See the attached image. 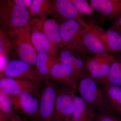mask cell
Masks as SVG:
<instances>
[{
    "label": "cell",
    "instance_id": "obj_24",
    "mask_svg": "<svg viewBox=\"0 0 121 121\" xmlns=\"http://www.w3.org/2000/svg\"><path fill=\"white\" fill-rule=\"evenodd\" d=\"M0 118L5 119L14 113L10 96L0 91Z\"/></svg>",
    "mask_w": 121,
    "mask_h": 121
},
{
    "label": "cell",
    "instance_id": "obj_23",
    "mask_svg": "<svg viewBox=\"0 0 121 121\" xmlns=\"http://www.w3.org/2000/svg\"><path fill=\"white\" fill-rule=\"evenodd\" d=\"M107 83L121 87V63L120 60L115 58L113 62L107 76Z\"/></svg>",
    "mask_w": 121,
    "mask_h": 121
},
{
    "label": "cell",
    "instance_id": "obj_8",
    "mask_svg": "<svg viewBox=\"0 0 121 121\" xmlns=\"http://www.w3.org/2000/svg\"><path fill=\"white\" fill-rule=\"evenodd\" d=\"M42 82L26 79L5 77L0 80V89L10 95H17L25 93L32 94L39 91Z\"/></svg>",
    "mask_w": 121,
    "mask_h": 121
},
{
    "label": "cell",
    "instance_id": "obj_11",
    "mask_svg": "<svg viewBox=\"0 0 121 121\" xmlns=\"http://www.w3.org/2000/svg\"><path fill=\"white\" fill-rule=\"evenodd\" d=\"M4 73L7 78L26 79L38 82L44 80L36 68L21 60H13L7 63Z\"/></svg>",
    "mask_w": 121,
    "mask_h": 121
},
{
    "label": "cell",
    "instance_id": "obj_33",
    "mask_svg": "<svg viewBox=\"0 0 121 121\" xmlns=\"http://www.w3.org/2000/svg\"><path fill=\"white\" fill-rule=\"evenodd\" d=\"M120 53H121V51H120Z\"/></svg>",
    "mask_w": 121,
    "mask_h": 121
},
{
    "label": "cell",
    "instance_id": "obj_6",
    "mask_svg": "<svg viewBox=\"0 0 121 121\" xmlns=\"http://www.w3.org/2000/svg\"><path fill=\"white\" fill-rule=\"evenodd\" d=\"M39 103L38 115L42 121H52L59 87L55 82L45 80Z\"/></svg>",
    "mask_w": 121,
    "mask_h": 121
},
{
    "label": "cell",
    "instance_id": "obj_31",
    "mask_svg": "<svg viewBox=\"0 0 121 121\" xmlns=\"http://www.w3.org/2000/svg\"><path fill=\"white\" fill-rule=\"evenodd\" d=\"M0 121H3V120L1 118H0Z\"/></svg>",
    "mask_w": 121,
    "mask_h": 121
},
{
    "label": "cell",
    "instance_id": "obj_34",
    "mask_svg": "<svg viewBox=\"0 0 121 121\" xmlns=\"http://www.w3.org/2000/svg\"></svg>",
    "mask_w": 121,
    "mask_h": 121
},
{
    "label": "cell",
    "instance_id": "obj_3",
    "mask_svg": "<svg viewBox=\"0 0 121 121\" xmlns=\"http://www.w3.org/2000/svg\"><path fill=\"white\" fill-rule=\"evenodd\" d=\"M28 9L13 0H0V29L5 33L26 26L30 22Z\"/></svg>",
    "mask_w": 121,
    "mask_h": 121
},
{
    "label": "cell",
    "instance_id": "obj_2",
    "mask_svg": "<svg viewBox=\"0 0 121 121\" xmlns=\"http://www.w3.org/2000/svg\"><path fill=\"white\" fill-rule=\"evenodd\" d=\"M32 20L26 26L5 33L11 41L20 60L30 65H35L37 52L31 40Z\"/></svg>",
    "mask_w": 121,
    "mask_h": 121
},
{
    "label": "cell",
    "instance_id": "obj_15",
    "mask_svg": "<svg viewBox=\"0 0 121 121\" xmlns=\"http://www.w3.org/2000/svg\"><path fill=\"white\" fill-rule=\"evenodd\" d=\"M50 79L61 86L77 91L78 83L73 74L68 67L59 60L55 63L50 72Z\"/></svg>",
    "mask_w": 121,
    "mask_h": 121
},
{
    "label": "cell",
    "instance_id": "obj_10",
    "mask_svg": "<svg viewBox=\"0 0 121 121\" xmlns=\"http://www.w3.org/2000/svg\"><path fill=\"white\" fill-rule=\"evenodd\" d=\"M57 48L58 60L69 67L78 83L86 73L85 60L80 54L65 46Z\"/></svg>",
    "mask_w": 121,
    "mask_h": 121
},
{
    "label": "cell",
    "instance_id": "obj_17",
    "mask_svg": "<svg viewBox=\"0 0 121 121\" xmlns=\"http://www.w3.org/2000/svg\"><path fill=\"white\" fill-rule=\"evenodd\" d=\"M83 43L91 58L106 56L110 55L104 44L91 30L87 28L84 31Z\"/></svg>",
    "mask_w": 121,
    "mask_h": 121
},
{
    "label": "cell",
    "instance_id": "obj_12",
    "mask_svg": "<svg viewBox=\"0 0 121 121\" xmlns=\"http://www.w3.org/2000/svg\"><path fill=\"white\" fill-rule=\"evenodd\" d=\"M89 29L101 40L109 52H116L121 50V35L112 28L106 30L94 23H87Z\"/></svg>",
    "mask_w": 121,
    "mask_h": 121
},
{
    "label": "cell",
    "instance_id": "obj_20",
    "mask_svg": "<svg viewBox=\"0 0 121 121\" xmlns=\"http://www.w3.org/2000/svg\"><path fill=\"white\" fill-rule=\"evenodd\" d=\"M58 59L50 54L44 52H37L35 65L37 72L44 80L50 79V72Z\"/></svg>",
    "mask_w": 121,
    "mask_h": 121
},
{
    "label": "cell",
    "instance_id": "obj_22",
    "mask_svg": "<svg viewBox=\"0 0 121 121\" xmlns=\"http://www.w3.org/2000/svg\"><path fill=\"white\" fill-rule=\"evenodd\" d=\"M53 8L52 0H33L29 12L30 15L39 17L45 20L48 15L52 14Z\"/></svg>",
    "mask_w": 121,
    "mask_h": 121
},
{
    "label": "cell",
    "instance_id": "obj_30",
    "mask_svg": "<svg viewBox=\"0 0 121 121\" xmlns=\"http://www.w3.org/2000/svg\"><path fill=\"white\" fill-rule=\"evenodd\" d=\"M0 118L2 119L3 121H26L22 117L16 114L15 113L5 119H3L1 118Z\"/></svg>",
    "mask_w": 121,
    "mask_h": 121
},
{
    "label": "cell",
    "instance_id": "obj_29",
    "mask_svg": "<svg viewBox=\"0 0 121 121\" xmlns=\"http://www.w3.org/2000/svg\"><path fill=\"white\" fill-rule=\"evenodd\" d=\"M111 28L114 29L121 35V16L114 20L112 23Z\"/></svg>",
    "mask_w": 121,
    "mask_h": 121
},
{
    "label": "cell",
    "instance_id": "obj_14",
    "mask_svg": "<svg viewBox=\"0 0 121 121\" xmlns=\"http://www.w3.org/2000/svg\"><path fill=\"white\" fill-rule=\"evenodd\" d=\"M52 1L54 18L74 20L84 27H86L87 23L78 12L71 0H54Z\"/></svg>",
    "mask_w": 121,
    "mask_h": 121
},
{
    "label": "cell",
    "instance_id": "obj_25",
    "mask_svg": "<svg viewBox=\"0 0 121 121\" xmlns=\"http://www.w3.org/2000/svg\"><path fill=\"white\" fill-rule=\"evenodd\" d=\"M12 44L6 33L0 29V55L6 59L12 48Z\"/></svg>",
    "mask_w": 121,
    "mask_h": 121
},
{
    "label": "cell",
    "instance_id": "obj_1",
    "mask_svg": "<svg viewBox=\"0 0 121 121\" xmlns=\"http://www.w3.org/2000/svg\"><path fill=\"white\" fill-rule=\"evenodd\" d=\"M54 18L58 24L64 46L80 54L85 61L91 58L83 43L86 28L75 20Z\"/></svg>",
    "mask_w": 121,
    "mask_h": 121
},
{
    "label": "cell",
    "instance_id": "obj_28",
    "mask_svg": "<svg viewBox=\"0 0 121 121\" xmlns=\"http://www.w3.org/2000/svg\"><path fill=\"white\" fill-rule=\"evenodd\" d=\"M13 1L15 3L21 7L25 8L30 10V7L32 3L31 0H13Z\"/></svg>",
    "mask_w": 121,
    "mask_h": 121
},
{
    "label": "cell",
    "instance_id": "obj_7",
    "mask_svg": "<svg viewBox=\"0 0 121 121\" xmlns=\"http://www.w3.org/2000/svg\"><path fill=\"white\" fill-rule=\"evenodd\" d=\"M115 57L112 55L93 57L86 61L87 73L99 84L107 83V78Z\"/></svg>",
    "mask_w": 121,
    "mask_h": 121
},
{
    "label": "cell",
    "instance_id": "obj_27",
    "mask_svg": "<svg viewBox=\"0 0 121 121\" xmlns=\"http://www.w3.org/2000/svg\"><path fill=\"white\" fill-rule=\"evenodd\" d=\"M95 121H121L119 117L111 112L95 113Z\"/></svg>",
    "mask_w": 121,
    "mask_h": 121
},
{
    "label": "cell",
    "instance_id": "obj_16",
    "mask_svg": "<svg viewBox=\"0 0 121 121\" xmlns=\"http://www.w3.org/2000/svg\"><path fill=\"white\" fill-rule=\"evenodd\" d=\"M95 10L106 19L116 20L121 16V0H89Z\"/></svg>",
    "mask_w": 121,
    "mask_h": 121
},
{
    "label": "cell",
    "instance_id": "obj_9",
    "mask_svg": "<svg viewBox=\"0 0 121 121\" xmlns=\"http://www.w3.org/2000/svg\"><path fill=\"white\" fill-rule=\"evenodd\" d=\"M44 21L41 19L32 20L31 27V41L37 52L48 53L58 59L57 48L50 41L44 31L43 27Z\"/></svg>",
    "mask_w": 121,
    "mask_h": 121
},
{
    "label": "cell",
    "instance_id": "obj_26",
    "mask_svg": "<svg viewBox=\"0 0 121 121\" xmlns=\"http://www.w3.org/2000/svg\"><path fill=\"white\" fill-rule=\"evenodd\" d=\"M71 1L81 15L91 16L95 11L89 1L85 0H71Z\"/></svg>",
    "mask_w": 121,
    "mask_h": 121
},
{
    "label": "cell",
    "instance_id": "obj_4",
    "mask_svg": "<svg viewBox=\"0 0 121 121\" xmlns=\"http://www.w3.org/2000/svg\"><path fill=\"white\" fill-rule=\"evenodd\" d=\"M77 91L93 107L95 113L112 112L101 85L87 73L79 81Z\"/></svg>",
    "mask_w": 121,
    "mask_h": 121
},
{
    "label": "cell",
    "instance_id": "obj_13",
    "mask_svg": "<svg viewBox=\"0 0 121 121\" xmlns=\"http://www.w3.org/2000/svg\"><path fill=\"white\" fill-rule=\"evenodd\" d=\"M9 95L13 110L30 117L38 115L39 102L32 94L25 93Z\"/></svg>",
    "mask_w": 121,
    "mask_h": 121
},
{
    "label": "cell",
    "instance_id": "obj_5",
    "mask_svg": "<svg viewBox=\"0 0 121 121\" xmlns=\"http://www.w3.org/2000/svg\"><path fill=\"white\" fill-rule=\"evenodd\" d=\"M77 91L59 87L52 121H73V97Z\"/></svg>",
    "mask_w": 121,
    "mask_h": 121
},
{
    "label": "cell",
    "instance_id": "obj_19",
    "mask_svg": "<svg viewBox=\"0 0 121 121\" xmlns=\"http://www.w3.org/2000/svg\"><path fill=\"white\" fill-rule=\"evenodd\" d=\"M112 112L121 117V87L108 83L101 84Z\"/></svg>",
    "mask_w": 121,
    "mask_h": 121
},
{
    "label": "cell",
    "instance_id": "obj_32",
    "mask_svg": "<svg viewBox=\"0 0 121 121\" xmlns=\"http://www.w3.org/2000/svg\"><path fill=\"white\" fill-rule=\"evenodd\" d=\"M119 60H120V61H121V58H120V59Z\"/></svg>",
    "mask_w": 121,
    "mask_h": 121
},
{
    "label": "cell",
    "instance_id": "obj_21",
    "mask_svg": "<svg viewBox=\"0 0 121 121\" xmlns=\"http://www.w3.org/2000/svg\"><path fill=\"white\" fill-rule=\"evenodd\" d=\"M43 27L45 35L56 48L64 46L60 35L59 26L55 18L47 19L44 21Z\"/></svg>",
    "mask_w": 121,
    "mask_h": 121
},
{
    "label": "cell",
    "instance_id": "obj_18",
    "mask_svg": "<svg viewBox=\"0 0 121 121\" xmlns=\"http://www.w3.org/2000/svg\"><path fill=\"white\" fill-rule=\"evenodd\" d=\"M74 93L73 121H94L95 112L93 107L82 98Z\"/></svg>",
    "mask_w": 121,
    "mask_h": 121
}]
</instances>
